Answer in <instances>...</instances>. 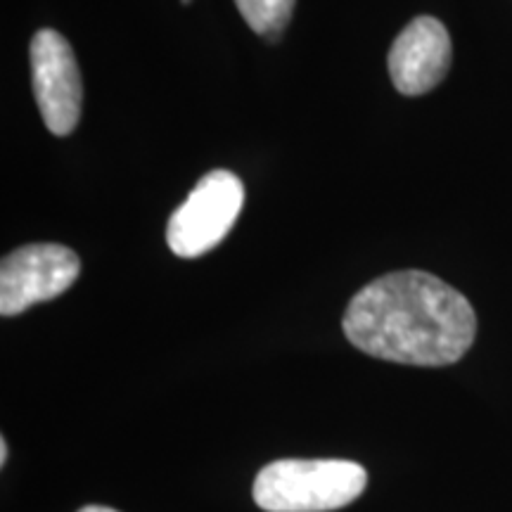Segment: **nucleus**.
I'll return each mask as SVG.
<instances>
[{"label": "nucleus", "mask_w": 512, "mask_h": 512, "mask_svg": "<svg viewBox=\"0 0 512 512\" xmlns=\"http://www.w3.org/2000/svg\"><path fill=\"white\" fill-rule=\"evenodd\" d=\"M342 325L363 354L425 368L460 361L477 335V316L467 297L425 271L373 280L351 297Z\"/></svg>", "instance_id": "f257e3e1"}, {"label": "nucleus", "mask_w": 512, "mask_h": 512, "mask_svg": "<svg viewBox=\"0 0 512 512\" xmlns=\"http://www.w3.org/2000/svg\"><path fill=\"white\" fill-rule=\"evenodd\" d=\"M368 484L354 460H275L256 475L254 501L266 512H328L354 503Z\"/></svg>", "instance_id": "f03ea898"}, {"label": "nucleus", "mask_w": 512, "mask_h": 512, "mask_svg": "<svg viewBox=\"0 0 512 512\" xmlns=\"http://www.w3.org/2000/svg\"><path fill=\"white\" fill-rule=\"evenodd\" d=\"M245 188L233 171L216 169L197 181L166 226V242L181 259L207 254L233 230L238 221Z\"/></svg>", "instance_id": "7ed1b4c3"}, {"label": "nucleus", "mask_w": 512, "mask_h": 512, "mask_svg": "<svg viewBox=\"0 0 512 512\" xmlns=\"http://www.w3.org/2000/svg\"><path fill=\"white\" fill-rule=\"evenodd\" d=\"M79 273L81 259L64 245L38 242L15 249L0 266V313L5 318L19 316L34 304L60 297Z\"/></svg>", "instance_id": "20e7f679"}, {"label": "nucleus", "mask_w": 512, "mask_h": 512, "mask_svg": "<svg viewBox=\"0 0 512 512\" xmlns=\"http://www.w3.org/2000/svg\"><path fill=\"white\" fill-rule=\"evenodd\" d=\"M31 83L48 131L69 136L81 119L83 83L74 50L55 29H41L31 38Z\"/></svg>", "instance_id": "39448f33"}, {"label": "nucleus", "mask_w": 512, "mask_h": 512, "mask_svg": "<svg viewBox=\"0 0 512 512\" xmlns=\"http://www.w3.org/2000/svg\"><path fill=\"white\" fill-rule=\"evenodd\" d=\"M389 76L403 95H425L451 69V36L437 17H415L396 36L387 57Z\"/></svg>", "instance_id": "423d86ee"}, {"label": "nucleus", "mask_w": 512, "mask_h": 512, "mask_svg": "<svg viewBox=\"0 0 512 512\" xmlns=\"http://www.w3.org/2000/svg\"><path fill=\"white\" fill-rule=\"evenodd\" d=\"M297 0H235L240 15L256 34L278 41L292 19Z\"/></svg>", "instance_id": "0eeeda50"}, {"label": "nucleus", "mask_w": 512, "mask_h": 512, "mask_svg": "<svg viewBox=\"0 0 512 512\" xmlns=\"http://www.w3.org/2000/svg\"><path fill=\"white\" fill-rule=\"evenodd\" d=\"M79 512H119V510L105 508V505H86V508H81Z\"/></svg>", "instance_id": "6e6552de"}, {"label": "nucleus", "mask_w": 512, "mask_h": 512, "mask_svg": "<svg viewBox=\"0 0 512 512\" xmlns=\"http://www.w3.org/2000/svg\"><path fill=\"white\" fill-rule=\"evenodd\" d=\"M0 463H8V444H5V439L0 441Z\"/></svg>", "instance_id": "1a4fd4ad"}, {"label": "nucleus", "mask_w": 512, "mask_h": 512, "mask_svg": "<svg viewBox=\"0 0 512 512\" xmlns=\"http://www.w3.org/2000/svg\"><path fill=\"white\" fill-rule=\"evenodd\" d=\"M183 3H190V0H183Z\"/></svg>", "instance_id": "9d476101"}]
</instances>
